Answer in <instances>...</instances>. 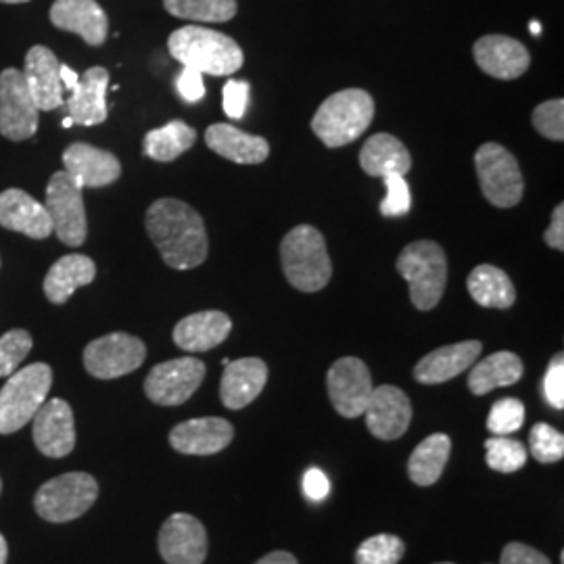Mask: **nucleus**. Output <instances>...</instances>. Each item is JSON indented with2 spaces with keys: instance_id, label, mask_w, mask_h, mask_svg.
Listing matches in <instances>:
<instances>
[{
  "instance_id": "obj_11",
  "label": "nucleus",
  "mask_w": 564,
  "mask_h": 564,
  "mask_svg": "<svg viewBox=\"0 0 564 564\" xmlns=\"http://www.w3.org/2000/svg\"><path fill=\"white\" fill-rule=\"evenodd\" d=\"M39 111L23 74L0 72V134L13 142L32 139L39 130Z\"/></svg>"
},
{
  "instance_id": "obj_46",
  "label": "nucleus",
  "mask_w": 564,
  "mask_h": 564,
  "mask_svg": "<svg viewBox=\"0 0 564 564\" xmlns=\"http://www.w3.org/2000/svg\"><path fill=\"white\" fill-rule=\"evenodd\" d=\"M330 491V481L328 477L324 475L321 468H310L305 475H303V494L314 500V502H321Z\"/></svg>"
},
{
  "instance_id": "obj_44",
  "label": "nucleus",
  "mask_w": 564,
  "mask_h": 564,
  "mask_svg": "<svg viewBox=\"0 0 564 564\" xmlns=\"http://www.w3.org/2000/svg\"><path fill=\"white\" fill-rule=\"evenodd\" d=\"M176 90L182 97V101L199 102L205 97V82L203 74L191 69V67H182L178 78H176Z\"/></svg>"
},
{
  "instance_id": "obj_19",
  "label": "nucleus",
  "mask_w": 564,
  "mask_h": 564,
  "mask_svg": "<svg viewBox=\"0 0 564 564\" xmlns=\"http://www.w3.org/2000/svg\"><path fill=\"white\" fill-rule=\"evenodd\" d=\"M475 61L484 69L487 76L498 80H514L523 76L529 69V51L524 48L523 42L491 34L475 42Z\"/></svg>"
},
{
  "instance_id": "obj_33",
  "label": "nucleus",
  "mask_w": 564,
  "mask_h": 564,
  "mask_svg": "<svg viewBox=\"0 0 564 564\" xmlns=\"http://www.w3.org/2000/svg\"><path fill=\"white\" fill-rule=\"evenodd\" d=\"M197 141L195 128L181 120L170 121L158 130L147 132L142 141V151L147 158L155 162H174L178 160L182 153H186Z\"/></svg>"
},
{
  "instance_id": "obj_50",
  "label": "nucleus",
  "mask_w": 564,
  "mask_h": 564,
  "mask_svg": "<svg viewBox=\"0 0 564 564\" xmlns=\"http://www.w3.org/2000/svg\"><path fill=\"white\" fill-rule=\"evenodd\" d=\"M7 556H9V547H7V540L0 535V564H7Z\"/></svg>"
},
{
  "instance_id": "obj_28",
  "label": "nucleus",
  "mask_w": 564,
  "mask_h": 564,
  "mask_svg": "<svg viewBox=\"0 0 564 564\" xmlns=\"http://www.w3.org/2000/svg\"><path fill=\"white\" fill-rule=\"evenodd\" d=\"M97 265L86 256H63L61 260L51 265L46 279H44V295L51 303L67 302L80 286H86L95 281Z\"/></svg>"
},
{
  "instance_id": "obj_21",
  "label": "nucleus",
  "mask_w": 564,
  "mask_h": 564,
  "mask_svg": "<svg viewBox=\"0 0 564 564\" xmlns=\"http://www.w3.org/2000/svg\"><path fill=\"white\" fill-rule=\"evenodd\" d=\"M51 23L63 32H74L90 46H101L109 20L97 0H55L51 7Z\"/></svg>"
},
{
  "instance_id": "obj_6",
  "label": "nucleus",
  "mask_w": 564,
  "mask_h": 564,
  "mask_svg": "<svg viewBox=\"0 0 564 564\" xmlns=\"http://www.w3.org/2000/svg\"><path fill=\"white\" fill-rule=\"evenodd\" d=\"M398 272L410 284V300L416 310L429 312L442 302L447 282V260L437 242H410L398 258Z\"/></svg>"
},
{
  "instance_id": "obj_25",
  "label": "nucleus",
  "mask_w": 564,
  "mask_h": 564,
  "mask_svg": "<svg viewBox=\"0 0 564 564\" xmlns=\"http://www.w3.org/2000/svg\"><path fill=\"white\" fill-rule=\"evenodd\" d=\"M107 88L109 72L105 67H90L84 72L67 99V118L82 126L102 123L107 120Z\"/></svg>"
},
{
  "instance_id": "obj_55",
  "label": "nucleus",
  "mask_w": 564,
  "mask_h": 564,
  "mask_svg": "<svg viewBox=\"0 0 564 564\" xmlns=\"http://www.w3.org/2000/svg\"><path fill=\"white\" fill-rule=\"evenodd\" d=\"M435 564H454V563H435Z\"/></svg>"
},
{
  "instance_id": "obj_35",
  "label": "nucleus",
  "mask_w": 564,
  "mask_h": 564,
  "mask_svg": "<svg viewBox=\"0 0 564 564\" xmlns=\"http://www.w3.org/2000/svg\"><path fill=\"white\" fill-rule=\"evenodd\" d=\"M485 460L491 470L510 475L527 464V447L508 435H494L485 442Z\"/></svg>"
},
{
  "instance_id": "obj_53",
  "label": "nucleus",
  "mask_w": 564,
  "mask_h": 564,
  "mask_svg": "<svg viewBox=\"0 0 564 564\" xmlns=\"http://www.w3.org/2000/svg\"><path fill=\"white\" fill-rule=\"evenodd\" d=\"M72 123H74V121L69 120V118H65V120H63V128H69Z\"/></svg>"
},
{
  "instance_id": "obj_54",
  "label": "nucleus",
  "mask_w": 564,
  "mask_h": 564,
  "mask_svg": "<svg viewBox=\"0 0 564 564\" xmlns=\"http://www.w3.org/2000/svg\"><path fill=\"white\" fill-rule=\"evenodd\" d=\"M0 491H2V481H0Z\"/></svg>"
},
{
  "instance_id": "obj_48",
  "label": "nucleus",
  "mask_w": 564,
  "mask_h": 564,
  "mask_svg": "<svg viewBox=\"0 0 564 564\" xmlns=\"http://www.w3.org/2000/svg\"><path fill=\"white\" fill-rule=\"evenodd\" d=\"M256 564H300L297 558L291 554V552H284V550H276V552H270L265 554L262 561H258Z\"/></svg>"
},
{
  "instance_id": "obj_15",
  "label": "nucleus",
  "mask_w": 564,
  "mask_h": 564,
  "mask_svg": "<svg viewBox=\"0 0 564 564\" xmlns=\"http://www.w3.org/2000/svg\"><path fill=\"white\" fill-rule=\"evenodd\" d=\"M160 554L167 564L205 563L207 531L202 521L186 512L172 514L160 531Z\"/></svg>"
},
{
  "instance_id": "obj_47",
  "label": "nucleus",
  "mask_w": 564,
  "mask_h": 564,
  "mask_svg": "<svg viewBox=\"0 0 564 564\" xmlns=\"http://www.w3.org/2000/svg\"><path fill=\"white\" fill-rule=\"evenodd\" d=\"M547 247L563 251L564 249V205H556V209L552 212V223L547 226L544 235Z\"/></svg>"
},
{
  "instance_id": "obj_10",
  "label": "nucleus",
  "mask_w": 564,
  "mask_h": 564,
  "mask_svg": "<svg viewBox=\"0 0 564 564\" xmlns=\"http://www.w3.org/2000/svg\"><path fill=\"white\" fill-rule=\"evenodd\" d=\"M46 212L53 223V232L59 237L61 242L69 247H80L86 241L88 226H86V209L82 199V188L69 178L63 170L53 174L46 186Z\"/></svg>"
},
{
  "instance_id": "obj_2",
  "label": "nucleus",
  "mask_w": 564,
  "mask_h": 564,
  "mask_svg": "<svg viewBox=\"0 0 564 564\" xmlns=\"http://www.w3.org/2000/svg\"><path fill=\"white\" fill-rule=\"evenodd\" d=\"M167 48L182 67H191L203 76H232L245 61L239 42L202 25H186L172 32Z\"/></svg>"
},
{
  "instance_id": "obj_34",
  "label": "nucleus",
  "mask_w": 564,
  "mask_h": 564,
  "mask_svg": "<svg viewBox=\"0 0 564 564\" xmlns=\"http://www.w3.org/2000/svg\"><path fill=\"white\" fill-rule=\"evenodd\" d=\"M170 15L202 23H223L237 15V0H163Z\"/></svg>"
},
{
  "instance_id": "obj_7",
  "label": "nucleus",
  "mask_w": 564,
  "mask_h": 564,
  "mask_svg": "<svg viewBox=\"0 0 564 564\" xmlns=\"http://www.w3.org/2000/svg\"><path fill=\"white\" fill-rule=\"evenodd\" d=\"M99 498V484L88 473H65L42 485L34 498L36 512L48 523L80 519Z\"/></svg>"
},
{
  "instance_id": "obj_41",
  "label": "nucleus",
  "mask_w": 564,
  "mask_h": 564,
  "mask_svg": "<svg viewBox=\"0 0 564 564\" xmlns=\"http://www.w3.org/2000/svg\"><path fill=\"white\" fill-rule=\"evenodd\" d=\"M387 195L381 202V214L384 218H400L410 212L412 197H410V186L402 174H387L383 176Z\"/></svg>"
},
{
  "instance_id": "obj_52",
  "label": "nucleus",
  "mask_w": 564,
  "mask_h": 564,
  "mask_svg": "<svg viewBox=\"0 0 564 564\" xmlns=\"http://www.w3.org/2000/svg\"><path fill=\"white\" fill-rule=\"evenodd\" d=\"M0 2H7V4H20V2H28V0H0Z\"/></svg>"
},
{
  "instance_id": "obj_38",
  "label": "nucleus",
  "mask_w": 564,
  "mask_h": 564,
  "mask_svg": "<svg viewBox=\"0 0 564 564\" xmlns=\"http://www.w3.org/2000/svg\"><path fill=\"white\" fill-rule=\"evenodd\" d=\"M524 424V405L517 398H505L494 403L487 416V429L494 435H512L521 431Z\"/></svg>"
},
{
  "instance_id": "obj_16",
  "label": "nucleus",
  "mask_w": 564,
  "mask_h": 564,
  "mask_svg": "<svg viewBox=\"0 0 564 564\" xmlns=\"http://www.w3.org/2000/svg\"><path fill=\"white\" fill-rule=\"evenodd\" d=\"M32 437L48 458H65L76 445V423L72 405L63 400H46L34 414Z\"/></svg>"
},
{
  "instance_id": "obj_1",
  "label": "nucleus",
  "mask_w": 564,
  "mask_h": 564,
  "mask_svg": "<svg viewBox=\"0 0 564 564\" xmlns=\"http://www.w3.org/2000/svg\"><path fill=\"white\" fill-rule=\"evenodd\" d=\"M147 232L160 249L163 262L174 270L202 265L209 251L203 218L186 203L160 199L147 209Z\"/></svg>"
},
{
  "instance_id": "obj_14",
  "label": "nucleus",
  "mask_w": 564,
  "mask_h": 564,
  "mask_svg": "<svg viewBox=\"0 0 564 564\" xmlns=\"http://www.w3.org/2000/svg\"><path fill=\"white\" fill-rule=\"evenodd\" d=\"M362 416H366L368 431L377 440L395 442L412 423V403L400 387L381 384L372 389Z\"/></svg>"
},
{
  "instance_id": "obj_51",
  "label": "nucleus",
  "mask_w": 564,
  "mask_h": 564,
  "mask_svg": "<svg viewBox=\"0 0 564 564\" xmlns=\"http://www.w3.org/2000/svg\"><path fill=\"white\" fill-rule=\"evenodd\" d=\"M529 30H531V34H533V36H540V34H542V23H540V21H531Z\"/></svg>"
},
{
  "instance_id": "obj_9",
  "label": "nucleus",
  "mask_w": 564,
  "mask_h": 564,
  "mask_svg": "<svg viewBox=\"0 0 564 564\" xmlns=\"http://www.w3.org/2000/svg\"><path fill=\"white\" fill-rule=\"evenodd\" d=\"M147 358L144 343L128 333H111L95 339L84 349V366L88 375L102 381L120 379L141 368Z\"/></svg>"
},
{
  "instance_id": "obj_24",
  "label": "nucleus",
  "mask_w": 564,
  "mask_h": 564,
  "mask_svg": "<svg viewBox=\"0 0 564 564\" xmlns=\"http://www.w3.org/2000/svg\"><path fill=\"white\" fill-rule=\"evenodd\" d=\"M268 383V366L260 358H241L226 364L220 398L228 410H242L260 398Z\"/></svg>"
},
{
  "instance_id": "obj_42",
  "label": "nucleus",
  "mask_w": 564,
  "mask_h": 564,
  "mask_svg": "<svg viewBox=\"0 0 564 564\" xmlns=\"http://www.w3.org/2000/svg\"><path fill=\"white\" fill-rule=\"evenodd\" d=\"M249 95H251V86L245 80H228L224 86L223 105L224 113L230 120H241L249 105Z\"/></svg>"
},
{
  "instance_id": "obj_29",
  "label": "nucleus",
  "mask_w": 564,
  "mask_h": 564,
  "mask_svg": "<svg viewBox=\"0 0 564 564\" xmlns=\"http://www.w3.org/2000/svg\"><path fill=\"white\" fill-rule=\"evenodd\" d=\"M360 165L368 176H375V178H383L387 174L405 176L412 167V158L400 139L381 132L364 142Z\"/></svg>"
},
{
  "instance_id": "obj_3",
  "label": "nucleus",
  "mask_w": 564,
  "mask_h": 564,
  "mask_svg": "<svg viewBox=\"0 0 564 564\" xmlns=\"http://www.w3.org/2000/svg\"><path fill=\"white\" fill-rule=\"evenodd\" d=\"M282 272L302 293H316L333 276L323 232L310 224L295 226L281 242Z\"/></svg>"
},
{
  "instance_id": "obj_30",
  "label": "nucleus",
  "mask_w": 564,
  "mask_h": 564,
  "mask_svg": "<svg viewBox=\"0 0 564 564\" xmlns=\"http://www.w3.org/2000/svg\"><path fill=\"white\" fill-rule=\"evenodd\" d=\"M468 389L475 395H487L494 389L519 383L523 377V360L512 351H498L481 362L470 366Z\"/></svg>"
},
{
  "instance_id": "obj_5",
  "label": "nucleus",
  "mask_w": 564,
  "mask_h": 564,
  "mask_svg": "<svg viewBox=\"0 0 564 564\" xmlns=\"http://www.w3.org/2000/svg\"><path fill=\"white\" fill-rule=\"evenodd\" d=\"M53 370L48 364H30L15 370L0 389V435L23 429L48 400Z\"/></svg>"
},
{
  "instance_id": "obj_22",
  "label": "nucleus",
  "mask_w": 564,
  "mask_h": 564,
  "mask_svg": "<svg viewBox=\"0 0 564 564\" xmlns=\"http://www.w3.org/2000/svg\"><path fill=\"white\" fill-rule=\"evenodd\" d=\"M0 226L36 241L51 237L53 232V223L46 207L20 188L0 193Z\"/></svg>"
},
{
  "instance_id": "obj_45",
  "label": "nucleus",
  "mask_w": 564,
  "mask_h": 564,
  "mask_svg": "<svg viewBox=\"0 0 564 564\" xmlns=\"http://www.w3.org/2000/svg\"><path fill=\"white\" fill-rule=\"evenodd\" d=\"M500 564H552L550 558L542 554L540 550L531 547V545L519 544V542H512V544L505 545L502 550V556H500Z\"/></svg>"
},
{
  "instance_id": "obj_13",
  "label": "nucleus",
  "mask_w": 564,
  "mask_h": 564,
  "mask_svg": "<svg viewBox=\"0 0 564 564\" xmlns=\"http://www.w3.org/2000/svg\"><path fill=\"white\" fill-rule=\"evenodd\" d=\"M326 389L333 408L345 419L362 416L372 395V377L360 358H341L326 375Z\"/></svg>"
},
{
  "instance_id": "obj_27",
  "label": "nucleus",
  "mask_w": 564,
  "mask_h": 564,
  "mask_svg": "<svg viewBox=\"0 0 564 564\" xmlns=\"http://www.w3.org/2000/svg\"><path fill=\"white\" fill-rule=\"evenodd\" d=\"M230 330H232V321L228 318V314L216 312V310L197 312L176 324L174 343L184 351L199 354V351H209L226 341Z\"/></svg>"
},
{
  "instance_id": "obj_36",
  "label": "nucleus",
  "mask_w": 564,
  "mask_h": 564,
  "mask_svg": "<svg viewBox=\"0 0 564 564\" xmlns=\"http://www.w3.org/2000/svg\"><path fill=\"white\" fill-rule=\"evenodd\" d=\"M405 554L402 538L391 533H379L368 538L356 550V564H398Z\"/></svg>"
},
{
  "instance_id": "obj_17",
  "label": "nucleus",
  "mask_w": 564,
  "mask_h": 564,
  "mask_svg": "<svg viewBox=\"0 0 564 564\" xmlns=\"http://www.w3.org/2000/svg\"><path fill=\"white\" fill-rule=\"evenodd\" d=\"M63 165L69 178L84 188H101L120 178L121 163L113 153L86 142H76L65 149Z\"/></svg>"
},
{
  "instance_id": "obj_37",
  "label": "nucleus",
  "mask_w": 564,
  "mask_h": 564,
  "mask_svg": "<svg viewBox=\"0 0 564 564\" xmlns=\"http://www.w3.org/2000/svg\"><path fill=\"white\" fill-rule=\"evenodd\" d=\"M529 449L538 463H558L564 458V435L550 424L538 423L529 433Z\"/></svg>"
},
{
  "instance_id": "obj_12",
  "label": "nucleus",
  "mask_w": 564,
  "mask_h": 564,
  "mask_svg": "<svg viewBox=\"0 0 564 564\" xmlns=\"http://www.w3.org/2000/svg\"><path fill=\"white\" fill-rule=\"evenodd\" d=\"M205 379V364L197 358H176L158 364L147 381L144 393L158 405H181L188 402Z\"/></svg>"
},
{
  "instance_id": "obj_31",
  "label": "nucleus",
  "mask_w": 564,
  "mask_h": 564,
  "mask_svg": "<svg viewBox=\"0 0 564 564\" xmlns=\"http://www.w3.org/2000/svg\"><path fill=\"white\" fill-rule=\"evenodd\" d=\"M468 293L481 307L508 310L517 302V289L505 270L496 265H477L468 276Z\"/></svg>"
},
{
  "instance_id": "obj_43",
  "label": "nucleus",
  "mask_w": 564,
  "mask_h": 564,
  "mask_svg": "<svg viewBox=\"0 0 564 564\" xmlns=\"http://www.w3.org/2000/svg\"><path fill=\"white\" fill-rule=\"evenodd\" d=\"M544 398L556 410L564 408V360L563 354H558L545 370Z\"/></svg>"
},
{
  "instance_id": "obj_49",
  "label": "nucleus",
  "mask_w": 564,
  "mask_h": 564,
  "mask_svg": "<svg viewBox=\"0 0 564 564\" xmlns=\"http://www.w3.org/2000/svg\"><path fill=\"white\" fill-rule=\"evenodd\" d=\"M61 84H63V88H67V90H74L76 88V84L80 80V76L72 69V67H67V65H61Z\"/></svg>"
},
{
  "instance_id": "obj_39",
  "label": "nucleus",
  "mask_w": 564,
  "mask_h": 564,
  "mask_svg": "<svg viewBox=\"0 0 564 564\" xmlns=\"http://www.w3.org/2000/svg\"><path fill=\"white\" fill-rule=\"evenodd\" d=\"M32 335L23 328L9 330L0 337V377H11L32 349Z\"/></svg>"
},
{
  "instance_id": "obj_40",
  "label": "nucleus",
  "mask_w": 564,
  "mask_h": 564,
  "mask_svg": "<svg viewBox=\"0 0 564 564\" xmlns=\"http://www.w3.org/2000/svg\"><path fill=\"white\" fill-rule=\"evenodd\" d=\"M533 128L550 141L564 139V101L554 99L535 107L533 111Z\"/></svg>"
},
{
  "instance_id": "obj_26",
  "label": "nucleus",
  "mask_w": 564,
  "mask_h": 564,
  "mask_svg": "<svg viewBox=\"0 0 564 564\" xmlns=\"http://www.w3.org/2000/svg\"><path fill=\"white\" fill-rule=\"evenodd\" d=\"M205 144L223 155L224 160L242 163V165H258L268 160L270 144L263 137H253L239 130L230 123H214L205 132Z\"/></svg>"
},
{
  "instance_id": "obj_32",
  "label": "nucleus",
  "mask_w": 564,
  "mask_h": 564,
  "mask_svg": "<svg viewBox=\"0 0 564 564\" xmlns=\"http://www.w3.org/2000/svg\"><path fill=\"white\" fill-rule=\"evenodd\" d=\"M452 454V440L445 433H435L414 447L408 460L410 479L421 487L437 484L444 475L445 464Z\"/></svg>"
},
{
  "instance_id": "obj_23",
  "label": "nucleus",
  "mask_w": 564,
  "mask_h": 564,
  "mask_svg": "<svg viewBox=\"0 0 564 564\" xmlns=\"http://www.w3.org/2000/svg\"><path fill=\"white\" fill-rule=\"evenodd\" d=\"M481 351H484L481 341L454 343V345L440 347L416 364L414 379L423 384L447 383L477 362Z\"/></svg>"
},
{
  "instance_id": "obj_8",
  "label": "nucleus",
  "mask_w": 564,
  "mask_h": 564,
  "mask_svg": "<svg viewBox=\"0 0 564 564\" xmlns=\"http://www.w3.org/2000/svg\"><path fill=\"white\" fill-rule=\"evenodd\" d=\"M484 197L496 207H514L523 199L524 181L514 155L498 142H485L475 155Z\"/></svg>"
},
{
  "instance_id": "obj_20",
  "label": "nucleus",
  "mask_w": 564,
  "mask_h": 564,
  "mask_svg": "<svg viewBox=\"0 0 564 564\" xmlns=\"http://www.w3.org/2000/svg\"><path fill=\"white\" fill-rule=\"evenodd\" d=\"M61 63L55 53L46 46H32L25 55V69L21 72L25 84L39 105L41 111L59 109L65 102L63 99V84H61Z\"/></svg>"
},
{
  "instance_id": "obj_4",
  "label": "nucleus",
  "mask_w": 564,
  "mask_h": 564,
  "mask_svg": "<svg viewBox=\"0 0 564 564\" xmlns=\"http://www.w3.org/2000/svg\"><path fill=\"white\" fill-rule=\"evenodd\" d=\"M375 118V101L362 88H347L330 95L318 107L312 130L321 141L337 149L360 139Z\"/></svg>"
},
{
  "instance_id": "obj_18",
  "label": "nucleus",
  "mask_w": 564,
  "mask_h": 564,
  "mask_svg": "<svg viewBox=\"0 0 564 564\" xmlns=\"http://www.w3.org/2000/svg\"><path fill=\"white\" fill-rule=\"evenodd\" d=\"M235 440V426L226 419L207 416V419H191L176 424L170 431V444L188 456H212L223 452Z\"/></svg>"
}]
</instances>
